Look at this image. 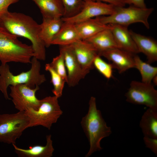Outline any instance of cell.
I'll return each instance as SVG.
<instances>
[{"mask_svg":"<svg viewBox=\"0 0 157 157\" xmlns=\"http://www.w3.org/2000/svg\"><path fill=\"white\" fill-rule=\"evenodd\" d=\"M63 4L64 18H69L75 16L82 10L84 0H60Z\"/></svg>","mask_w":157,"mask_h":157,"instance_id":"obj_25","label":"cell"},{"mask_svg":"<svg viewBox=\"0 0 157 157\" xmlns=\"http://www.w3.org/2000/svg\"><path fill=\"white\" fill-rule=\"evenodd\" d=\"M45 69L51 75V82L53 87L52 90L53 93L58 98L60 97L62 95L65 81L50 66L49 63L45 65Z\"/></svg>","mask_w":157,"mask_h":157,"instance_id":"obj_24","label":"cell"},{"mask_svg":"<svg viewBox=\"0 0 157 157\" xmlns=\"http://www.w3.org/2000/svg\"><path fill=\"white\" fill-rule=\"evenodd\" d=\"M100 1L110 3L116 6H125L126 5L124 0H91Z\"/></svg>","mask_w":157,"mask_h":157,"instance_id":"obj_31","label":"cell"},{"mask_svg":"<svg viewBox=\"0 0 157 157\" xmlns=\"http://www.w3.org/2000/svg\"><path fill=\"white\" fill-rule=\"evenodd\" d=\"M63 53L67 74V83L69 87L77 85L87 74L78 62L71 45L60 46Z\"/></svg>","mask_w":157,"mask_h":157,"instance_id":"obj_11","label":"cell"},{"mask_svg":"<svg viewBox=\"0 0 157 157\" xmlns=\"http://www.w3.org/2000/svg\"><path fill=\"white\" fill-rule=\"evenodd\" d=\"M76 57L85 72L88 74L94 66L93 62L98 52L90 43L79 40L71 44Z\"/></svg>","mask_w":157,"mask_h":157,"instance_id":"obj_13","label":"cell"},{"mask_svg":"<svg viewBox=\"0 0 157 157\" xmlns=\"http://www.w3.org/2000/svg\"><path fill=\"white\" fill-rule=\"evenodd\" d=\"M58 99L54 95L40 99L37 110L29 108L25 111L29 121L28 128L41 126L50 130L63 114Z\"/></svg>","mask_w":157,"mask_h":157,"instance_id":"obj_5","label":"cell"},{"mask_svg":"<svg viewBox=\"0 0 157 157\" xmlns=\"http://www.w3.org/2000/svg\"><path fill=\"white\" fill-rule=\"evenodd\" d=\"M139 126L144 136L157 138V110L149 108L142 116Z\"/></svg>","mask_w":157,"mask_h":157,"instance_id":"obj_22","label":"cell"},{"mask_svg":"<svg viewBox=\"0 0 157 157\" xmlns=\"http://www.w3.org/2000/svg\"><path fill=\"white\" fill-rule=\"evenodd\" d=\"M63 21L62 18H47L43 17L40 24V37L46 47L51 45L52 40L60 28Z\"/></svg>","mask_w":157,"mask_h":157,"instance_id":"obj_19","label":"cell"},{"mask_svg":"<svg viewBox=\"0 0 157 157\" xmlns=\"http://www.w3.org/2000/svg\"><path fill=\"white\" fill-rule=\"evenodd\" d=\"M39 9L43 17L59 18L63 17L64 8L60 0H31Z\"/></svg>","mask_w":157,"mask_h":157,"instance_id":"obj_20","label":"cell"},{"mask_svg":"<svg viewBox=\"0 0 157 157\" xmlns=\"http://www.w3.org/2000/svg\"><path fill=\"white\" fill-rule=\"evenodd\" d=\"M124 0V1H125V0Z\"/></svg>","mask_w":157,"mask_h":157,"instance_id":"obj_34","label":"cell"},{"mask_svg":"<svg viewBox=\"0 0 157 157\" xmlns=\"http://www.w3.org/2000/svg\"><path fill=\"white\" fill-rule=\"evenodd\" d=\"M29 123L25 111L0 114V142L16 144L17 140L28 128Z\"/></svg>","mask_w":157,"mask_h":157,"instance_id":"obj_6","label":"cell"},{"mask_svg":"<svg viewBox=\"0 0 157 157\" xmlns=\"http://www.w3.org/2000/svg\"><path fill=\"white\" fill-rule=\"evenodd\" d=\"M115 7L112 4L100 1L84 0L83 7L79 13L72 17L62 19L64 22L76 24L94 17L111 15Z\"/></svg>","mask_w":157,"mask_h":157,"instance_id":"obj_10","label":"cell"},{"mask_svg":"<svg viewBox=\"0 0 157 157\" xmlns=\"http://www.w3.org/2000/svg\"><path fill=\"white\" fill-rule=\"evenodd\" d=\"M0 37L11 38H17L16 36L8 32L4 29L0 27Z\"/></svg>","mask_w":157,"mask_h":157,"instance_id":"obj_32","label":"cell"},{"mask_svg":"<svg viewBox=\"0 0 157 157\" xmlns=\"http://www.w3.org/2000/svg\"><path fill=\"white\" fill-rule=\"evenodd\" d=\"M101 57L98 55L95 57L93 62L94 67L105 77L109 79L113 77V68L110 63H107Z\"/></svg>","mask_w":157,"mask_h":157,"instance_id":"obj_26","label":"cell"},{"mask_svg":"<svg viewBox=\"0 0 157 157\" xmlns=\"http://www.w3.org/2000/svg\"><path fill=\"white\" fill-rule=\"evenodd\" d=\"M49 64L50 66L67 83V72L63 53L60 51L59 55L54 58L51 63Z\"/></svg>","mask_w":157,"mask_h":157,"instance_id":"obj_27","label":"cell"},{"mask_svg":"<svg viewBox=\"0 0 157 157\" xmlns=\"http://www.w3.org/2000/svg\"><path fill=\"white\" fill-rule=\"evenodd\" d=\"M124 7L115 6L114 11L111 15L95 18L106 25L117 24L128 27L132 24L139 22L143 24L147 29L149 28L148 19L154 11V8H141L133 5Z\"/></svg>","mask_w":157,"mask_h":157,"instance_id":"obj_4","label":"cell"},{"mask_svg":"<svg viewBox=\"0 0 157 157\" xmlns=\"http://www.w3.org/2000/svg\"><path fill=\"white\" fill-rule=\"evenodd\" d=\"M81 124L90 145L85 155V157H89L103 149L100 145L101 140L112 133L111 128L107 125L101 111L97 108L95 97L90 98L88 112L82 118Z\"/></svg>","mask_w":157,"mask_h":157,"instance_id":"obj_2","label":"cell"},{"mask_svg":"<svg viewBox=\"0 0 157 157\" xmlns=\"http://www.w3.org/2000/svg\"><path fill=\"white\" fill-rule=\"evenodd\" d=\"M34 55L32 45L23 43L17 38L0 37V61L1 64L12 62L31 63Z\"/></svg>","mask_w":157,"mask_h":157,"instance_id":"obj_7","label":"cell"},{"mask_svg":"<svg viewBox=\"0 0 157 157\" xmlns=\"http://www.w3.org/2000/svg\"><path fill=\"white\" fill-rule=\"evenodd\" d=\"M19 0H0V16L4 12L8 10V8L10 5L16 3Z\"/></svg>","mask_w":157,"mask_h":157,"instance_id":"obj_29","label":"cell"},{"mask_svg":"<svg viewBox=\"0 0 157 157\" xmlns=\"http://www.w3.org/2000/svg\"><path fill=\"white\" fill-rule=\"evenodd\" d=\"M130 33L139 53L146 56L147 63L150 64L157 60V42L154 39L136 33L132 30Z\"/></svg>","mask_w":157,"mask_h":157,"instance_id":"obj_14","label":"cell"},{"mask_svg":"<svg viewBox=\"0 0 157 157\" xmlns=\"http://www.w3.org/2000/svg\"><path fill=\"white\" fill-rule=\"evenodd\" d=\"M45 145H35L27 149L21 148L15 144L13 145L15 153L19 157H51L54 151L51 135H47Z\"/></svg>","mask_w":157,"mask_h":157,"instance_id":"obj_16","label":"cell"},{"mask_svg":"<svg viewBox=\"0 0 157 157\" xmlns=\"http://www.w3.org/2000/svg\"><path fill=\"white\" fill-rule=\"evenodd\" d=\"M135 68L140 72L141 76L142 82L146 83L151 84L153 77L157 75V67H153L150 64L143 61L140 57L134 55Z\"/></svg>","mask_w":157,"mask_h":157,"instance_id":"obj_23","label":"cell"},{"mask_svg":"<svg viewBox=\"0 0 157 157\" xmlns=\"http://www.w3.org/2000/svg\"><path fill=\"white\" fill-rule=\"evenodd\" d=\"M125 95L128 102L157 110V90L151 83L133 81Z\"/></svg>","mask_w":157,"mask_h":157,"instance_id":"obj_8","label":"cell"},{"mask_svg":"<svg viewBox=\"0 0 157 157\" xmlns=\"http://www.w3.org/2000/svg\"><path fill=\"white\" fill-rule=\"evenodd\" d=\"M124 1L126 4L133 5L141 8H147L144 0H125Z\"/></svg>","mask_w":157,"mask_h":157,"instance_id":"obj_30","label":"cell"},{"mask_svg":"<svg viewBox=\"0 0 157 157\" xmlns=\"http://www.w3.org/2000/svg\"><path fill=\"white\" fill-rule=\"evenodd\" d=\"M30 69L26 72L14 75L10 71L8 64L0 65V90L5 99L10 100L7 89L9 86L18 84H25L33 88L44 82L45 75L40 73L41 64L39 60L33 57L31 60Z\"/></svg>","mask_w":157,"mask_h":157,"instance_id":"obj_3","label":"cell"},{"mask_svg":"<svg viewBox=\"0 0 157 157\" xmlns=\"http://www.w3.org/2000/svg\"><path fill=\"white\" fill-rule=\"evenodd\" d=\"M152 81H153L154 85L156 86L157 85V75L153 77Z\"/></svg>","mask_w":157,"mask_h":157,"instance_id":"obj_33","label":"cell"},{"mask_svg":"<svg viewBox=\"0 0 157 157\" xmlns=\"http://www.w3.org/2000/svg\"><path fill=\"white\" fill-rule=\"evenodd\" d=\"M74 24L80 39L82 40H86L109 27L108 24H103L95 18Z\"/></svg>","mask_w":157,"mask_h":157,"instance_id":"obj_21","label":"cell"},{"mask_svg":"<svg viewBox=\"0 0 157 157\" xmlns=\"http://www.w3.org/2000/svg\"><path fill=\"white\" fill-rule=\"evenodd\" d=\"M0 27L17 37H23L28 39L32 43L34 57L39 60H45L46 47L40 37V24L31 17L8 10L0 16Z\"/></svg>","mask_w":157,"mask_h":157,"instance_id":"obj_1","label":"cell"},{"mask_svg":"<svg viewBox=\"0 0 157 157\" xmlns=\"http://www.w3.org/2000/svg\"><path fill=\"white\" fill-rule=\"evenodd\" d=\"M9 95L15 108L19 111H25L32 108L37 110L40 105V99L36 96L39 90L38 86L31 88L25 84H18L10 86Z\"/></svg>","mask_w":157,"mask_h":157,"instance_id":"obj_9","label":"cell"},{"mask_svg":"<svg viewBox=\"0 0 157 157\" xmlns=\"http://www.w3.org/2000/svg\"><path fill=\"white\" fill-rule=\"evenodd\" d=\"M85 40L94 47L97 51L98 54L100 52L108 49L120 48L115 39L110 26Z\"/></svg>","mask_w":157,"mask_h":157,"instance_id":"obj_18","label":"cell"},{"mask_svg":"<svg viewBox=\"0 0 157 157\" xmlns=\"http://www.w3.org/2000/svg\"><path fill=\"white\" fill-rule=\"evenodd\" d=\"M98 55L107 59L119 74L135 68L133 54L119 48L108 49L99 52Z\"/></svg>","mask_w":157,"mask_h":157,"instance_id":"obj_12","label":"cell"},{"mask_svg":"<svg viewBox=\"0 0 157 157\" xmlns=\"http://www.w3.org/2000/svg\"><path fill=\"white\" fill-rule=\"evenodd\" d=\"M79 40H81L75 24L63 21L59 31L53 38L51 45H69Z\"/></svg>","mask_w":157,"mask_h":157,"instance_id":"obj_17","label":"cell"},{"mask_svg":"<svg viewBox=\"0 0 157 157\" xmlns=\"http://www.w3.org/2000/svg\"><path fill=\"white\" fill-rule=\"evenodd\" d=\"M109 25L120 48L133 54L139 53L127 27L117 24Z\"/></svg>","mask_w":157,"mask_h":157,"instance_id":"obj_15","label":"cell"},{"mask_svg":"<svg viewBox=\"0 0 157 157\" xmlns=\"http://www.w3.org/2000/svg\"><path fill=\"white\" fill-rule=\"evenodd\" d=\"M143 140L145 147L157 156V138L144 136Z\"/></svg>","mask_w":157,"mask_h":157,"instance_id":"obj_28","label":"cell"}]
</instances>
